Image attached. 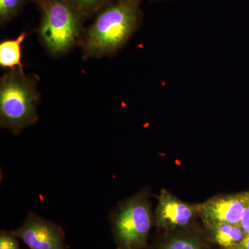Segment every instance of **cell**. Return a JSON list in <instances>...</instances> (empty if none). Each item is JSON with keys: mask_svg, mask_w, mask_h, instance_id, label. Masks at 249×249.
I'll list each match as a JSON object with an SVG mask.
<instances>
[{"mask_svg": "<svg viewBox=\"0 0 249 249\" xmlns=\"http://www.w3.org/2000/svg\"><path fill=\"white\" fill-rule=\"evenodd\" d=\"M176 231L164 237L155 249H211L208 237L187 230V228Z\"/></svg>", "mask_w": 249, "mask_h": 249, "instance_id": "cell-9", "label": "cell"}, {"mask_svg": "<svg viewBox=\"0 0 249 249\" xmlns=\"http://www.w3.org/2000/svg\"><path fill=\"white\" fill-rule=\"evenodd\" d=\"M39 78L16 69L0 80V125L18 135L38 121Z\"/></svg>", "mask_w": 249, "mask_h": 249, "instance_id": "cell-2", "label": "cell"}, {"mask_svg": "<svg viewBox=\"0 0 249 249\" xmlns=\"http://www.w3.org/2000/svg\"><path fill=\"white\" fill-rule=\"evenodd\" d=\"M27 0H0V23L1 26L11 22L19 14Z\"/></svg>", "mask_w": 249, "mask_h": 249, "instance_id": "cell-12", "label": "cell"}, {"mask_svg": "<svg viewBox=\"0 0 249 249\" xmlns=\"http://www.w3.org/2000/svg\"><path fill=\"white\" fill-rule=\"evenodd\" d=\"M116 249H145L154 222L149 193L141 191L119 203L109 214Z\"/></svg>", "mask_w": 249, "mask_h": 249, "instance_id": "cell-4", "label": "cell"}, {"mask_svg": "<svg viewBox=\"0 0 249 249\" xmlns=\"http://www.w3.org/2000/svg\"></svg>", "mask_w": 249, "mask_h": 249, "instance_id": "cell-17", "label": "cell"}, {"mask_svg": "<svg viewBox=\"0 0 249 249\" xmlns=\"http://www.w3.org/2000/svg\"><path fill=\"white\" fill-rule=\"evenodd\" d=\"M11 232L30 249L69 248L63 228L33 211L28 213L22 225Z\"/></svg>", "mask_w": 249, "mask_h": 249, "instance_id": "cell-5", "label": "cell"}, {"mask_svg": "<svg viewBox=\"0 0 249 249\" xmlns=\"http://www.w3.org/2000/svg\"><path fill=\"white\" fill-rule=\"evenodd\" d=\"M204 225L210 242L221 249H238L247 236L237 224L213 223Z\"/></svg>", "mask_w": 249, "mask_h": 249, "instance_id": "cell-8", "label": "cell"}, {"mask_svg": "<svg viewBox=\"0 0 249 249\" xmlns=\"http://www.w3.org/2000/svg\"><path fill=\"white\" fill-rule=\"evenodd\" d=\"M142 0H112L85 30L80 45L84 59L113 57L140 27Z\"/></svg>", "mask_w": 249, "mask_h": 249, "instance_id": "cell-1", "label": "cell"}, {"mask_svg": "<svg viewBox=\"0 0 249 249\" xmlns=\"http://www.w3.org/2000/svg\"><path fill=\"white\" fill-rule=\"evenodd\" d=\"M238 249H249V235H247L242 243L240 244Z\"/></svg>", "mask_w": 249, "mask_h": 249, "instance_id": "cell-15", "label": "cell"}, {"mask_svg": "<svg viewBox=\"0 0 249 249\" xmlns=\"http://www.w3.org/2000/svg\"><path fill=\"white\" fill-rule=\"evenodd\" d=\"M0 249H20L18 238L11 231H0Z\"/></svg>", "mask_w": 249, "mask_h": 249, "instance_id": "cell-13", "label": "cell"}, {"mask_svg": "<svg viewBox=\"0 0 249 249\" xmlns=\"http://www.w3.org/2000/svg\"><path fill=\"white\" fill-rule=\"evenodd\" d=\"M240 227L245 232L246 235H249V191H247V201L245 211H244L243 217L240 223Z\"/></svg>", "mask_w": 249, "mask_h": 249, "instance_id": "cell-14", "label": "cell"}, {"mask_svg": "<svg viewBox=\"0 0 249 249\" xmlns=\"http://www.w3.org/2000/svg\"><path fill=\"white\" fill-rule=\"evenodd\" d=\"M196 217H199L198 204L184 202L167 190L160 191L155 213L159 229L168 232L186 229Z\"/></svg>", "mask_w": 249, "mask_h": 249, "instance_id": "cell-6", "label": "cell"}, {"mask_svg": "<svg viewBox=\"0 0 249 249\" xmlns=\"http://www.w3.org/2000/svg\"><path fill=\"white\" fill-rule=\"evenodd\" d=\"M86 19L97 14L112 0H65Z\"/></svg>", "mask_w": 249, "mask_h": 249, "instance_id": "cell-11", "label": "cell"}, {"mask_svg": "<svg viewBox=\"0 0 249 249\" xmlns=\"http://www.w3.org/2000/svg\"><path fill=\"white\" fill-rule=\"evenodd\" d=\"M152 1H163V0H152Z\"/></svg>", "mask_w": 249, "mask_h": 249, "instance_id": "cell-16", "label": "cell"}, {"mask_svg": "<svg viewBox=\"0 0 249 249\" xmlns=\"http://www.w3.org/2000/svg\"><path fill=\"white\" fill-rule=\"evenodd\" d=\"M40 10L39 39L55 58L70 53L80 44L86 18L65 0H31Z\"/></svg>", "mask_w": 249, "mask_h": 249, "instance_id": "cell-3", "label": "cell"}, {"mask_svg": "<svg viewBox=\"0 0 249 249\" xmlns=\"http://www.w3.org/2000/svg\"><path fill=\"white\" fill-rule=\"evenodd\" d=\"M247 198V192L214 196L198 204L199 217L204 224L227 223L240 225Z\"/></svg>", "mask_w": 249, "mask_h": 249, "instance_id": "cell-7", "label": "cell"}, {"mask_svg": "<svg viewBox=\"0 0 249 249\" xmlns=\"http://www.w3.org/2000/svg\"><path fill=\"white\" fill-rule=\"evenodd\" d=\"M29 34L22 32L16 39H8L0 42V66L1 68L16 70L23 69L22 44Z\"/></svg>", "mask_w": 249, "mask_h": 249, "instance_id": "cell-10", "label": "cell"}]
</instances>
